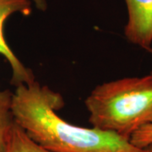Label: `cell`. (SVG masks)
<instances>
[{
	"mask_svg": "<svg viewBox=\"0 0 152 152\" xmlns=\"http://www.w3.org/2000/svg\"><path fill=\"white\" fill-rule=\"evenodd\" d=\"M145 152H152V144L149 145L145 147Z\"/></svg>",
	"mask_w": 152,
	"mask_h": 152,
	"instance_id": "cell-9",
	"label": "cell"
},
{
	"mask_svg": "<svg viewBox=\"0 0 152 152\" xmlns=\"http://www.w3.org/2000/svg\"><path fill=\"white\" fill-rule=\"evenodd\" d=\"M130 141L142 149L152 144V124L145 125L134 133L130 137Z\"/></svg>",
	"mask_w": 152,
	"mask_h": 152,
	"instance_id": "cell-7",
	"label": "cell"
},
{
	"mask_svg": "<svg viewBox=\"0 0 152 152\" xmlns=\"http://www.w3.org/2000/svg\"><path fill=\"white\" fill-rule=\"evenodd\" d=\"M85 104L93 128L130 139L152 124V75L103 83L93 90Z\"/></svg>",
	"mask_w": 152,
	"mask_h": 152,
	"instance_id": "cell-2",
	"label": "cell"
},
{
	"mask_svg": "<svg viewBox=\"0 0 152 152\" xmlns=\"http://www.w3.org/2000/svg\"><path fill=\"white\" fill-rule=\"evenodd\" d=\"M8 152H52L31 140L15 123L11 129Z\"/></svg>",
	"mask_w": 152,
	"mask_h": 152,
	"instance_id": "cell-6",
	"label": "cell"
},
{
	"mask_svg": "<svg viewBox=\"0 0 152 152\" xmlns=\"http://www.w3.org/2000/svg\"><path fill=\"white\" fill-rule=\"evenodd\" d=\"M128 22L124 35L129 42L144 48L152 44V0H125Z\"/></svg>",
	"mask_w": 152,
	"mask_h": 152,
	"instance_id": "cell-4",
	"label": "cell"
},
{
	"mask_svg": "<svg viewBox=\"0 0 152 152\" xmlns=\"http://www.w3.org/2000/svg\"><path fill=\"white\" fill-rule=\"evenodd\" d=\"M11 101L12 92L0 87V152H8L11 129L15 124Z\"/></svg>",
	"mask_w": 152,
	"mask_h": 152,
	"instance_id": "cell-5",
	"label": "cell"
},
{
	"mask_svg": "<svg viewBox=\"0 0 152 152\" xmlns=\"http://www.w3.org/2000/svg\"><path fill=\"white\" fill-rule=\"evenodd\" d=\"M151 75H152V74H151Z\"/></svg>",
	"mask_w": 152,
	"mask_h": 152,
	"instance_id": "cell-10",
	"label": "cell"
},
{
	"mask_svg": "<svg viewBox=\"0 0 152 152\" xmlns=\"http://www.w3.org/2000/svg\"><path fill=\"white\" fill-rule=\"evenodd\" d=\"M31 3H34L36 7L37 8L38 10H40L44 11L47 10V7H48V4H47V2L46 0H30Z\"/></svg>",
	"mask_w": 152,
	"mask_h": 152,
	"instance_id": "cell-8",
	"label": "cell"
},
{
	"mask_svg": "<svg viewBox=\"0 0 152 152\" xmlns=\"http://www.w3.org/2000/svg\"><path fill=\"white\" fill-rule=\"evenodd\" d=\"M16 13L29 15L31 13V2L30 0H0V55L5 58L11 67V83L18 86L31 83L35 80V77L31 69L24 65L14 53L4 38V23L9 17Z\"/></svg>",
	"mask_w": 152,
	"mask_h": 152,
	"instance_id": "cell-3",
	"label": "cell"
},
{
	"mask_svg": "<svg viewBox=\"0 0 152 152\" xmlns=\"http://www.w3.org/2000/svg\"><path fill=\"white\" fill-rule=\"evenodd\" d=\"M64 106L59 93L34 80L12 93L15 123L38 145L52 152H145L130 139L96 128L68 123L58 111Z\"/></svg>",
	"mask_w": 152,
	"mask_h": 152,
	"instance_id": "cell-1",
	"label": "cell"
}]
</instances>
